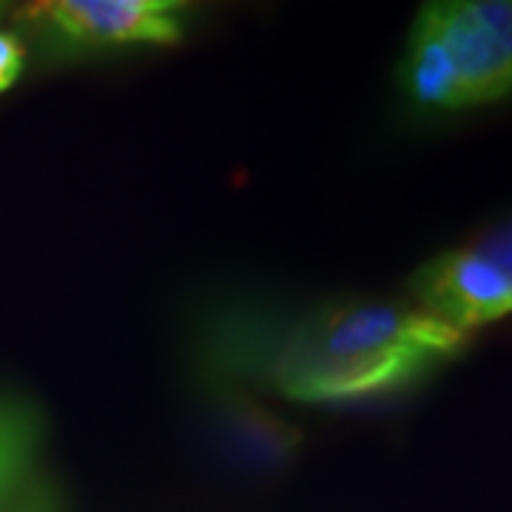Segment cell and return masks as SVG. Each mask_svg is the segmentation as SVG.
Returning a JSON list of instances; mask_svg holds the SVG:
<instances>
[{
    "instance_id": "9c48e42d",
    "label": "cell",
    "mask_w": 512,
    "mask_h": 512,
    "mask_svg": "<svg viewBox=\"0 0 512 512\" xmlns=\"http://www.w3.org/2000/svg\"><path fill=\"white\" fill-rule=\"evenodd\" d=\"M3 15H6V12H3V6H0V18H3Z\"/></svg>"
},
{
    "instance_id": "6da1fadb",
    "label": "cell",
    "mask_w": 512,
    "mask_h": 512,
    "mask_svg": "<svg viewBox=\"0 0 512 512\" xmlns=\"http://www.w3.org/2000/svg\"><path fill=\"white\" fill-rule=\"evenodd\" d=\"M470 342L404 302H339L299 319L276 345L271 379L302 404H359L404 393Z\"/></svg>"
},
{
    "instance_id": "ba28073f",
    "label": "cell",
    "mask_w": 512,
    "mask_h": 512,
    "mask_svg": "<svg viewBox=\"0 0 512 512\" xmlns=\"http://www.w3.org/2000/svg\"><path fill=\"white\" fill-rule=\"evenodd\" d=\"M484 256H490L495 265H501L512 276V217H504L487 231H481L476 239H470Z\"/></svg>"
},
{
    "instance_id": "8992f818",
    "label": "cell",
    "mask_w": 512,
    "mask_h": 512,
    "mask_svg": "<svg viewBox=\"0 0 512 512\" xmlns=\"http://www.w3.org/2000/svg\"><path fill=\"white\" fill-rule=\"evenodd\" d=\"M3 512H69V504L57 478L37 470V476L15 495V501Z\"/></svg>"
},
{
    "instance_id": "7a4b0ae2",
    "label": "cell",
    "mask_w": 512,
    "mask_h": 512,
    "mask_svg": "<svg viewBox=\"0 0 512 512\" xmlns=\"http://www.w3.org/2000/svg\"><path fill=\"white\" fill-rule=\"evenodd\" d=\"M399 89L419 111L447 114L512 94V0L424 3L407 35Z\"/></svg>"
},
{
    "instance_id": "3957f363",
    "label": "cell",
    "mask_w": 512,
    "mask_h": 512,
    "mask_svg": "<svg viewBox=\"0 0 512 512\" xmlns=\"http://www.w3.org/2000/svg\"><path fill=\"white\" fill-rule=\"evenodd\" d=\"M49 57L165 49L185 37L188 9L177 0H46L18 15Z\"/></svg>"
},
{
    "instance_id": "5b68a950",
    "label": "cell",
    "mask_w": 512,
    "mask_h": 512,
    "mask_svg": "<svg viewBox=\"0 0 512 512\" xmlns=\"http://www.w3.org/2000/svg\"><path fill=\"white\" fill-rule=\"evenodd\" d=\"M46 419L32 399L0 393V512L37 476Z\"/></svg>"
},
{
    "instance_id": "277c9868",
    "label": "cell",
    "mask_w": 512,
    "mask_h": 512,
    "mask_svg": "<svg viewBox=\"0 0 512 512\" xmlns=\"http://www.w3.org/2000/svg\"><path fill=\"white\" fill-rule=\"evenodd\" d=\"M407 293L410 305L467 336L512 316V276L470 242L416 268Z\"/></svg>"
},
{
    "instance_id": "52a82bcc",
    "label": "cell",
    "mask_w": 512,
    "mask_h": 512,
    "mask_svg": "<svg viewBox=\"0 0 512 512\" xmlns=\"http://www.w3.org/2000/svg\"><path fill=\"white\" fill-rule=\"evenodd\" d=\"M29 63V46L26 37L15 29H0V97L12 92L26 72Z\"/></svg>"
}]
</instances>
